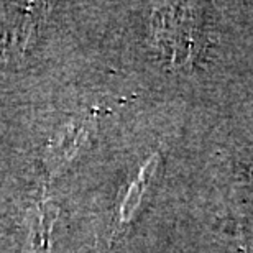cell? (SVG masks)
<instances>
[{
    "label": "cell",
    "instance_id": "cell-1",
    "mask_svg": "<svg viewBox=\"0 0 253 253\" xmlns=\"http://www.w3.org/2000/svg\"><path fill=\"white\" fill-rule=\"evenodd\" d=\"M89 3L0 2V120L83 81Z\"/></svg>",
    "mask_w": 253,
    "mask_h": 253
},
{
    "label": "cell",
    "instance_id": "cell-2",
    "mask_svg": "<svg viewBox=\"0 0 253 253\" xmlns=\"http://www.w3.org/2000/svg\"><path fill=\"white\" fill-rule=\"evenodd\" d=\"M143 13V49L166 73L189 69L199 54V8L194 3H148Z\"/></svg>",
    "mask_w": 253,
    "mask_h": 253
},
{
    "label": "cell",
    "instance_id": "cell-3",
    "mask_svg": "<svg viewBox=\"0 0 253 253\" xmlns=\"http://www.w3.org/2000/svg\"><path fill=\"white\" fill-rule=\"evenodd\" d=\"M163 153L153 151L141 161L135 174L117 192L107 225V247L114 249L148 209L163 174Z\"/></svg>",
    "mask_w": 253,
    "mask_h": 253
}]
</instances>
